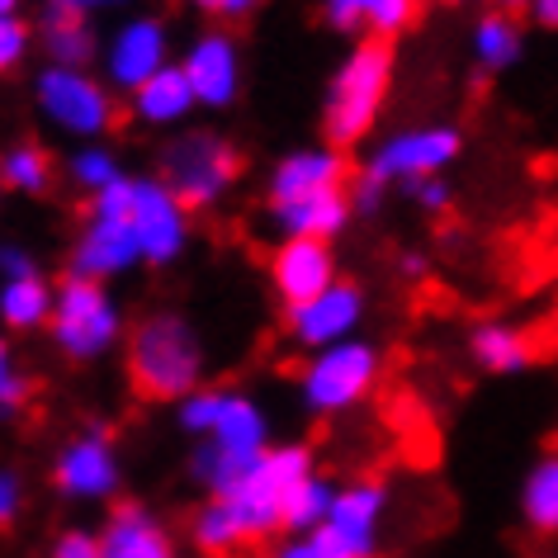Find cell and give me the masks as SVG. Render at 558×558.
Instances as JSON below:
<instances>
[{"instance_id": "6da1fadb", "label": "cell", "mask_w": 558, "mask_h": 558, "mask_svg": "<svg viewBox=\"0 0 558 558\" xmlns=\"http://www.w3.org/2000/svg\"><path fill=\"white\" fill-rule=\"evenodd\" d=\"M175 426L194 440L190 478L208 497H228L242 473L270 450V416L242 388H194L185 402H175Z\"/></svg>"}, {"instance_id": "7a4b0ae2", "label": "cell", "mask_w": 558, "mask_h": 558, "mask_svg": "<svg viewBox=\"0 0 558 558\" xmlns=\"http://www.w3.org/2000/svg\"><path fill=\"white\" fill-rule=\"evenodd\" d=\"M123 369L133 393L151 402H185L194 388H204L208 351L194 323L175 308H157L129 331L123 341Z\"/></svg>"}, {"instance_id": "3957f363", "label": "cell", "mask_w": 558, "mask_h": 558, "mask_svg": "<svg viewBox=\"0 0 558 558\" xmlns=\"http://www.w3.org/2000/svg\"><path fill=\"white\" fill-rule=\"evenodd\" d=\"M393 48L379 38H360L345 48L323 95V137L331 147L345 151L374 133L388 95H393Z\"/></svg>"}, {"instance_id": "277c9868", "label": "cell", "mask_w": 558, "mask_h": 558, "mask_svg": "<svg viewBox=\"0 0 558 558\" xmlns=\"http://www.w3.org/2000/svg\"><path fill=\"white\" fill-rule=\"evenodd\" d=\"M129 317L123 303L100 279H81L66 275L58 279V303H52V323L44 337L52 341V351L72 365H100L129 341Z\"/></svg>"}, {"instance_id": "5b68a950", "label": "cell", "mask_w": 558, "mask_h": 558, "mask_svg": "<svg viewBox=\"0 0 558 558\" xmlns=\"http://www.w3.org/2000/svg\"><path fill=\"white\" fill-rule=\"evenodd\" d=\"M29 95H34V114L58 137H72V143H105L109 129L119 123V100L100 72L38 66Z\"/></svg>"}, {"instance_id": "8992f818", "label": "cell", "mask_w": 558, "mask_h": 558, "mask_svg": "<svg viewBox=\"0 0 558 558\" xmlns=\"http://www.w3.org/2000/svg\"><path fill=\"white\" fill-rule=\"evenodd\" d=\"M157 175L185 199L190 214L218 208L242 180V151L214 129H180L161 147Z\"/></svg>"}, {"instance_id": "52a82bcc", "label": "cell", "mask_w": 558, "mask_h": 558, "mask_svg": "<svg viewBox=\"0 0 558 558\" xmlns=\"http://www.w3.org/2000/svg\"><path fill=\"white\" fill-rule=\"evenodd\" d=\"M129 180H119L114 190L95 194L86 204V218H81L72 251H66V275L114 284V279L133 275L143 265V251H137V236L129 222Z\"/></svg>"}, {"instance_id": "ba28073f", "label": "cell", "mask_w": 558, "mask_h": 558, "mask_svg": "<svg viewBox=\"0 0 558 558\" xmlns=\"http://www.w3.org/2000/svg\"><path fill=\"white\" fill-rule=\"evenodd\" d=\"M384 374V351L365 337L337 341L327 351H313L299 369V402L313 416H341L360 408Z\"/></svg>"}, {"instance_id": "9c48e42d", "label": "cell", "mask_w": 558, "mask_h": 558, "mask_svg": "<svg viewBox=\"0 0 558 558\" xmlns=\"http://www.w3.org/2000/svg\"><path fill=\"white\" fill-rule=\"evenodd\" d=\"M313 469L317 464H313L308 445H270V450L242 473V483L222 501H228L232 515L242 521L246 544L284 535V497H289V487L299 478H308Z\"/></svg>"}, {"instance_id": "30bf717a", "label": "cell", "mask_w": 558, "mask_h": 558, "mask_svg": "<svg viewBox=\"0 0 558 558\" xmlns=\"http://www.w3.org/2000/svg\"><path fill=\"white\" fill-rule=\"evenodd\" d=\"M464 151V133L454 123H412V129H393L379 137L365 161V175L379 185H422V180L445 175Z\"/></svg>"}, {"instance_id": "8fae6325", "label": "cell", "mask_w": 558, "mask_h": 558, "mask_svg": "<svg viewBox=\"0 0 558 558\" xmlns=\"http://www.w3.org/2000/svg\"><path fill=\"white\" fill-rule=\"evenodd\" d=\"M52 487L76 507H114L123 487V459L105 426L72 430L52 454Z\"/></svg>"}, {"instance_id": "7c38bea8", "label": "cell", "mask_w": 558, "mask_h": 558, "mask_svg": "<svg viewBox=\"0 0 558 558\" xmlns=\"http://www.w3.org/2000/svg\"><path fill=\"white\" fill-rule=\"evenodd\" d=\"M129 222H133L137 251H143V265H151V270L175 265L194 242L190 208L161 175H133L129 180Z\"/></svg>"}, {"instance_id": "4fadbf2b", "label": "cell", "mask_w": 558, "mask_h": 558, "mask_svg": "<svg viewBox=\"0 0 558 558\" xmlns=\"http://www.w3.org/2000/svg\"><path fill=\"white\" fill-rule=\"evenodd\" d=\"M171 62H175L171 58V24L161 15H151V10L123 15L100 48V76L109 81L114 95H133L157 72H166Z\"/></svg>"}, {"instance_id": "5bb4252c", "label": "cell", "mask_w": 558, "mask_h": 558, "mask_svg": "<svg viewBox=\"0 0 558 558\" xmlns=\"http://www.w3.org/2000/svg\"><path fill=\"white\" fill-rule=\"evenodd\" d=\"M180 72H185L194 100L208 114H222L242 100L246 86V52L236 44V34L228 24H214V29H199L185 44V58H180Z\"/></svg>"}, {"instance_id": "9a60e30c", "label": "cell", "mask_w": 558, "mask_h": 558, "mask_svg": "<svg viewBox=\"0 0 558 558\" xmlns=\"http://www.w3.org/2000/svg\"><path fill=\"white\" fill-rule=\"evenodd\" d=\"M384 515H388V487L374 478L345 483L331 501L327 525L317 530L327 558H379L384 544Z\"/></svg>"}, {"instance_id": "2e32d148", "label": "cell", "mask_w": 558, "mask_h": 558, "mask_svg": "<svg viewBox=\"0 0 558 558\" xmlns=\"http://www.w3.org/2000/svg\"><path fill=\"white\" fill-rule=\"evenodd\" d=\"M365 289L351 284V279H337L331 289H323L317 299L308 303H294V308H284V331L289 341L303 345V351H327V345L337 341H351L360 323H365Z\"/></svg>"}, {"instance_id": "e0dca14e", "label": "cell", "mask_w": 558, "mask_h": 558, "mask_svg": "<svg viewBox=\"0 0 558 558\" xmlns=\"http://www.w3.org/2000/svg\"><path fill=\"white\" fill-rule=\"evenodd\" d=\"M265 270H270V289L284 308L317 299L323 289H331L341 279L337 251H331V242H317V236H279Z\"/></svg>"}, {"instance_id": "ac0fdd59", "label": "cell", "mask_w": 558, "mask_h": 558, "mask_svg": "<svg viewBox=\"0 0 558 558\" xmlns=\"http://www.w3.org/2000/svg\"><path fill=\"white\" fill-rule=\"evenodd\" d=\"M100 549L105 558H180L175 535L147 501L119 497L100 525Z\"/></svg>"}, {"instance_id": "d6986e66", "label": "cell", "mask_w": 558, "mask_h": 558, "mask_svg": "<svg viewBox=\"0 0 558 558\" xmlns=\"http://www.w3.org/2000/svg\"><path fill=\"white\" fill-rule=\"evenodd\" d=\"M337 185H345V151L331 147V143L284 151V157L270 166V175H265L270 204L303 199V194H323V190H337Z\"/></svg>"}, {"instance_id": "ffe728a7", "label": "cell", "mask_w": 558, "mask_h": 558, "mask_svg": "<svg viewBox=\"0 0 558 558\" xmlns=\"http://www.w3.org/2000/svg\"><path fill=\"white\" fill-rule=\"evenodd\" d=\"M323 24L337 34H360L393 44L422 20V0H317Z\"/></svg>"}, {"instance_id": "44dd1931", "label": "cell", "mask_w": 558, "mask_h": 558, "mask_svg": "<svg viewBox=\"0 0 558 558\" xmlns=\"http://www.w3.org/2000/svg\"><path fill=\"white\" fill-rule=\"evenodd\" d=\"M351 218H355L351 185L270 204V222H275L279 236H317V242H337V236L351 228Z\"/></svg>"}, {"instance_id": "7402d4cb", "label": "cell", "mask_w": 558, "mask_h": 558, "mask_svg": "<svg viewBox=\"0 0 558 558\" xmlns=\"http://www.w3.org/2000/svg\"><path fill=\"white\" fill-rule=\"evenodd\" d=\"M194 109H199V100H194V90H190L185 72H180V62H171L166 72H157L147 86H137L129 95L133 123H143V129H151V133H180L190 123Z\"/></svg>"}, {"instance_id": "603a6c76", "label": "cell", "mask_w": 558, "mask_h": 558, "mask_svg": "<svg viewBox=\"0 0 558 558\" xmlns=\"http://www.w3.org/2000/svg\"><path fill=\"white\" fill-rule=\"evenodd\" d=\"M38 48H44L48 66H81V72H90V66H100L105 38L95 34L90 20L44 10V20H38Z\"/></svg>"}, {"instance_id": "cb8c5ba5", "label": "cell", "mask_w": 558, "mask_h": 558, "mask_svg": "<svg viewBox=\"0 0 558 558\" xmlns=\"http://www.w3.org/2000/svg\"><path fill=\"white\" fill-rule=\"evenodd\" d=\"M58 284L38 270L24 279H0V327L5 331H48Z\"/></svg>"}, {"instance_id": "d4e9b609", "label": "cell", "mask_w": 558, "mask_h": 558, "mask_svg": "<svg viewBox=\"0 0 558 558\" xmlns=\"http://www.w3.org/2000/svg\"><path fill=\"white\" fill-rule=\"evenodd\" d=\"M469 52L478 62V72H507V66H515L525 52L521 20L507 15V10H483L469 29Z\"/></svg>"}, {"instance_id": "484cf974", "label": "cell", "mask_w": 558, "mask_h": 558, "mask_svg": "<svg viewBox=\"0 0 558 558\" xmlns=\"http://www.w3.org/2000/svg\"><path fill=\"white\" fill-rule=\"evenodd\" d=\"M469 355L487 374H521L535 360V341L511 323H478L469 331Z\"/></svg>"}, {"instance_id": "4316f807", "label": "cell", "mask_w": 558, "mask_h": 558, "mask_svg": "<svg viewBox=\"0 0 558 558\" xmlns=\"http://www.w3.org/2000/svg\"><path fill=\"white\" fill-rule=\"evenodd\" d=\"M185 535H190V544H194V554L199 558H236L246 549V530H242V521H236L232 507L222 497H204L199 507L190 511Z\"/></svg>"}, {"instance_id": "83f0119b", "label": "cell", "mask_w": 558, "mask_h": 558, "mask_svg": "<svg viewBox=\"0 0 558 558\" xmlns=\"http://www.w3.org/2000/svg\"><path fill=\"white\" fill-rule=\"evenodd\" d=\"M521 521L530 535L554 539L558 535V450L539 454L521 478Z\"/></svg>"}, {"instance_id": "f1b7e54d", "label": "cell", "mask_w": 558, "mask_h": 558, "mask_svg": "<svg viewBox=\"0 0 558 558\" xmlns=\"http://www.w3.org/2000/svg\"><path fill=\"white\" fill-rule=\"evenodd\" d=\"M0 180H5V190L20 194V199H38V194H48L52 180H58V161H52V151L44 143L20 137V143H10L0 151Z\"/></svg>"}, {"instance_id": "f546056e", "label": "cell", "mask_w": 558, "mask_h": 558, "mask_svg": "<svg viewBox=\"0 0 558 558\" xmlns=\"http://www.w3.org/2000/svg\"><path fill=\"white\" fill-rule=\"evenodd\" d=\"M341 487L327 478V473H308V478H299L289 487L284 497V535H317V530L327 525L331 515V501H337Z\"/></svg>"}, {"instance_id": "4dcf8cb0", "label": "cell", "mask_w": 558, "mask_h": 558, "mask_svg": "<svg viewBox=\"0 0 558 558\" xmlns=\"http://www.w3.org/2000/svg\"><path fill=\"white\" fill-rule=\"evenodd\" d=\"M62 175L72 180V185L86 194V199H95V194H105V190H114L119 180H129V171H123V161H119V151L109 147V143H76L72 151H66V161H62Z\"/></svg>"}, {"instance_id": "1f68e13d", "label": "cell", "mask_w": 558, "mask_h": 558, "mask_svg": "<svg viewBox=\"0 0 558 558\" xmlns=\"http://www.w3.org/2000/svg\"><path fill=\"white\" fill-rule=\"evenodd\" d=\"M29 398H34V384H29V374L20 369L15 345H10L5 327H0V416H20Z\"/></svg>"}, {"instance_id": "d6a6232c", "label": "cell", "mask_w": 558, "mask_h": 558, "mask_svg": "<svg viewBox=\"0 0 558 558\" xmlns=\"http://www.w3.org/2000/svg\"><path fill=\"white\" fill-rule=\"evenodd\" d=\"M34 52V29L24 15H0V76H15Z\"/></svg>"}, {"instance_id": "836d02e7", "label": "cell", "mask_w": 558, "mask_h": 558, "mask_svg": "<svg viewBox=\"0 0 558 558\" xmlns=\"http://www.w3.org/2000/svg\"><path fill=\"white\" fill-rule=\"evenodd\" d=\"M48 558H105V549H100V530H81V525L62 530V535L52 539Z\"/></svg>"}, {"instance_id": "e575fe53", "label": "cell", "mask_w": 558, "mask_h": 558, "mask_svg": "<svg viewBox=\"0 0 558 558\" xmlns=\"http://www.w3.org/2000/svg\"><path fill=\"white\" fill-rule=\"evenodd\" d=\"M24 501H29V493H24V478H20L15 469H0V530L20 521Z\"/></svg>"}, {"instance_id": "d590c367", "label": "cell", "mask_w": 558, "mask_h": 558, "mask_svg": "<svg viewBox=\"0 0 558 558\" xmlns=\"http://www.w3.org/2000/svg\"><path fill=\"white\" fill-rule=\"evenodd\" d=\"M194 10H204L214 24H242V20H251L256 10L265 5V0H190Z\"/></svg>"}, {"instance_id": "8d00e7d4", "label": "cell", "mask_w": 558, "mask_h": 558, "mask_svg": "<svg viewBox=\"0 0 558 558\" xmlns=\"http://www.w3.org/2000/svg\"><path fill=\"white\" fill-rule=\"evenodd\" d=\"M44 265H38V256L29 246L20 242H0V279H24V275H38Z\"/></svg>"}, {"instance_id": "74e56055", "label": "cell", "mask_w": 558, "mask_h": 558, "mask_svg": "<svg viewBox=\"0 0 558 558\" xmlns=\"http://www.w3.org/2000/svg\"><path fill=\"white\" fill-rule=\"evenodd\" d=\"M412 199L416 208H426V214H445L454 199V190H450V180L436 175V180H422V185H412Z\"/></svg>"}, {"instance_id": "f35d334b", "label": "cell", "mask_w": 558, "mask_h": 558, "mask_svg": "<svg viewBox=\"0 0 558 558\" xmlns=\"http://www.w3.org/2000/svg\"><path fill=\"white\" fill-rule=\"evenodd\" d=\"M270 558H327L323 544H317V535H284L270 549Z\"/></svg>"}, {"instance_id": "ab89813d", "label": "cell", "mask_w": 558, "mask_h": 558, "mask_svg": "<svg viewBox=\"0 0 558 558\" xmlns=\"http://www.w3.org/2000/svg\"><path fill=\"white\" fill-rule=\"evenodd\" d=\"M114 5H123V0H44V10H58V15H81V20L100 15V10H114Z\"/></svg>"}, {"instance_id": "60d3db41", "label": "cell", "mask_w": 558, "mask_h": 558, "mask_svg": "<svg viewBox=\"0 0 558 558\" xmlns=\"http://www.w3.org/2000/svg\"><path fill=\"white\" fill-rule=\"evenodd\" d=\"M351 199H355V214H374V208L384 204V185L365 175V180H355V185H351Z\"/></svg>"}, {"instance_id": "b9f144b4", "label": "cell", "mask_w": 558, "mask_h": 558, "mask_svg": "<svg viewBox=\"0 0 558 558\" xmlns=\"http://www.w3.org/2000/svg\"><path fill=\"white\" fill-rule=\"evenodd\" d=\"M530 20H535L539 29L558 34V0H535V10H530Z\"/></svg>"}, {"instance_id": "7bdbcfd3", "label": "cell", "mask_w": 558, "mask_h": 558, "mask_svg": "<svg viewBox=\"0 0 558 558\" xmlns=\"http://www.w3.org/2000/svg\"><path fill=\"white\" fill-rule=\"evenodd\" d=\"M493 10H507V15H530L535 0H493Z\"/></svg>"}, {"instance_id": "ee69618b", "label": "cell", "mask_w": 558, "mask_h": 558, "mask_svg": "<svg viewBox=\"0 0 558 558\" xmlns=\"http://www.w3.org/2000/svg\"><path fill=\"white\" fill-rule=\"evenodd\" d=\"M402 275L422 279V275H426V256H416V251H408V256H402Z\"/></svg>"}, {"instance_id": "f6af8a7d", "label": "cell", "mask_w": 558, "mask_h": 558, "mask_svg": "<svg viewBox=\"0 0 558 558\" xmlns=\"http://www.w3.org/2000/svg\"><path fill=\"white\" fill-rule=\"evenodd\" d=\"M24 0H0V15H20Z\"/></svg>"}, {"instance_id": "bcb514c9", "label": "cell", "mask_w": 558, "mask_h": 558, "mask_svg": "<svg viewBox=\"0 0 558 558\" xmlns=\"http://www.w3.org/2000/svg\"><path fill=\"white\" fill-rule=\"evenodd\" d=\"M440 5H478V0H440Z\"/></svg>"}, {"instance_id": "7dc6e473", "label": "cell", "mask_w": 558, "mask_h": 558, "mask_svg": "<svg viewBox=\"0 0 558 558\" xmlns=\"http://www.w3.org/2000/svg\"><path fill=\"white\" fill-rule=\"evenodd\" d=\"M5 194H10V190H5V180H0V199H5Z\"/></svg>"}]
</instances>
